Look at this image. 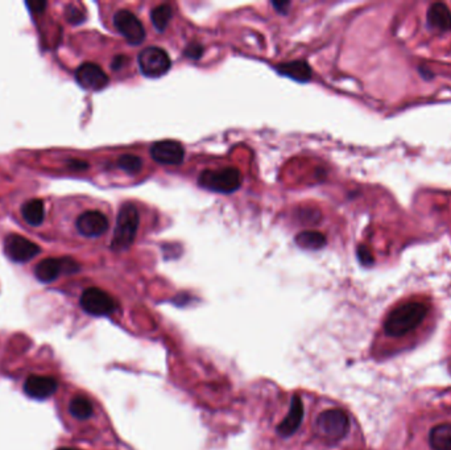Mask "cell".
Wrapping results in <instances>:
<instances>
[{"label": "cell", "mask_w": 451, "mask_h": 450, "mask_svg": "<svg viewBox=\"0 0 451 450\" xmlns=\"http://www.w3.org/2000/svg\"><path fill=\"white\" fill-rule=\"evenodd\" d=\"M427 304L409 301L393 309L384 322V331L391 337H403L415 331L427 319Z\"/></svg>", "instance_id": "obj_1"}, {"label": "cell", "mask_w": 451, "mask_h": 450, "mask_svg": "<svg viewBox=\"0 0 451 450\" xmlns=\"http://www.w3.org/2000/svg\"><path fill=\"white\" fill-rule=\"evenodd\" d=\"M140 217L133 203H123L119 210L114 237L111 240V249L121 252L130 249L138 234Z\"/></svg>", "instance_id": "obj_2"}, {"label": "cell", "mask_w": 451, "mask_h": 450, "mask_svg": "<svg viewBox=\"0 0 451 450\" xmlns=\"http://www.w3.org/2000/svg\"><path fill=\"white\" fill-rule=\"evenodd\" d=\"M350 429V419L339 408L322 411L316 420V432L322 441L337 444L347 436Z\"/></svg>", "instance_id": "obj_3"}, {"label": "cell", "mask_w": 451, "mask_h": 450, "mask_svg": "<svg viewBox=\"0 0 451 450\" xmlns=\"http://www.w3.org/2000/svg\"><path fill=\"white\" fill-rule=\"evenodd\" d=\"M242 180L240 170L230 166L218 170H203L198 177V184L201 188L216 193H234L240 188Z\"/></svg>", "instance_id": "obj_4"}, {"label": "cell", "mask_w": 451, "mask_h": 450, "mask_svg": "<svg viewBox=\"0 0 451 450\" xmlns=\"http://www.w3.org/2000/svg\"><path fill=\"white\" fill-rule=\"evenodd\" d=\"M140 71L148 78H160L172 68V61L164 49L148 47L142 49L138 57Z\"/></svg>", "instance_id": "obj_5"}, {"label": "cell", "mask_w": 451, "mask_h": 450, "mask_svg": "<svg viewBox=\"0 0 451 450\" xmlns=\"http://www.w3.org/2000/svg\"><path fill=\"white\" fill-rule=\"evenodd\" d=\"M305 417V405L301 396L293 395L288 405L284 417L276 426V433L280 439H290L296 435L302 426Z\"/></svg>", "instance_id": "obj_6"}, {"label": "cell", "mask_w": 451, "mask_h": 450, "mask_svg": "<svg viewBox=\"0 0 451 450\" xmlns=\"http://www.w3.org/2000/svg\"><path fill=\"white\" fill-rule=\"evenodd\" d=\"M80 304L91 316H108L117 310V303L107 292L99 288H87L81 296Z\"/></svg>", "instance_id": "obj_7"}, {"label": "cell", "mask_w": 451, "mask_h": 450, "mask_svg": "<svg viewBox=\"0 0 451 450\" xmlns=\"http://www.w3.org/2000/svg\"><path fill=\"white\" fill-rule=\"evenodd\" d=\"M114 25L119 34L132 45H140L145 40V28L135 13L128 10H120L114 16Z\"/></svg>", "instance_id": "obj_8"}, {"label": "cell", "mask_w": 451, "mask_h": 450, "mask_svg": "<svg viewBox=\"0 0 451 450\" xmlns=\"http://www.w3.org/2000/svg\"><path fill=\"white\" fill-rule=\"evenodd\" d=\"M40 251L41 249L35 242L22 235L10 234L4 239V252L11 261L16 263H27L32 261L40 254Z\"/></svg>", "instance_id": "obj_9"}, {"label": "cell", "mask_w": 451, "mask_h": 450, "mask_svg": "<svg viewBox=\"0 0 451 450\" xmlns=\"http://www.w3.org/2000/svg\"><path fill=\"white\" fill-rule=\"evenodd\" d=\"M151 156L156 163L163 166H179L184 163L185 150L181 143L175 140H161L154 143L151 148Z\"/></svg>", "instance_id": "obj_10"}, {"label": "cell", "mask_w": 451, "mask_h": 450, "mask_svg": "<svg viewBox=\"0 0 451 450\" xmlns=\"http://www.w3.org/2000/svg\"><path fill=\"white\" fill-rule=\"evenodd\" d=\"M75 80L86 90H102L108 83V75L99 65L84 62L75 71Z\"/></svg>", "instance_id": "obj_11"}, {"label": "cell", "mask_w": 451, "mask_h": 450, "mask_svg": "<svg viewBox=\"0 0 451 450\" xmlns=\"http://www.w3.org/2000/svg\"><path fill=\"white\" fill-rule=\"evenodd\" d=\"M75 226L83 237L98 238L108 230V219L105 214L98 210H89L78 217Z\"/></svg>", "instance_id": "obj_12"}, {"label": "cell", "mask_w": 451, "mask_h": 450, "mask_svg": "<svg viewBox=\"0 0 451 450\" xmlns=\"http://www.w3.org/2000/svg\"><path fill=\"white\" fill-rule=\"evenodd\" d=\"M57 387H59L57 380L52 377L31 375L24 383V392L31 399L45 400L57 391Z\"/></svg>", "instance_id": "obj_13"}, {"label": "cell", "mask_w": 451, "mask_h": 450, "mask_svg": "<svg viewBox=\"0 0 451 450\" xmlns=\"http://www.w3.org/2000/svg\"><path fill=\"white\" fill-rule=\"evenodd\" d=\"M427 24L442 32L451 31V12L443 3H434L427 15Z\"/></svg>", "instance_id": "obj_14"}, {"label": "cell", "mask_w": 451, "mask_h": 450, "mask_svg": "<svg viewBox=\"0 0 451 450\" xmlns=\"http://www.w3.org/2000/svg\"><path fill=\"white\" fill-rule=\"evenodd\" d=\"M276 69L281 75L289 77V78L295 80L297 82H308L311 78V68L309 66L308 62L304 61V59L285 62V64L279 65Z\"/></svg>", "instance_id": "obj_15"}, {"label": "cell", "mask_w": 451, "mask_h": 450, "mask_svg": "<svg viewBox=\"0 0 451 450\" xmlns=\"http://www.w3.org/2000/svg\"><path fill=\"white\" fill-rule=\"evenodd\" d=\"M64 273V259L47 258L35 267V276L43 283H52Z\"/></svg>", "instance_id": "obj_16"}, {"label": "cell", "mask_w": 451, "mask_h": 450, "mask_svg": "<svg viewBox=\"0 0 451 450\" xmlns=\"http://www.w3.org/2000/svg\"><path fill=\"white\" fill-rule=\"evenodd\" d=\"M429 444L433 450H451V424L443 423L431 428Z\"/></svg>", "instance_id": "obj_17"}, {"label": "cell", "mask_w": 451, "mask_h": 450, "mask_svg": "<svg viewBox=\"0 0 451 450\" xmlns=\"http://www.w3.org/2000/svg\"><path fill=\"white\" fill-rule=\"evenodd\" d=\"M24 221L31 226H40L45 218V206L41 200H31L22 206Z\"/></svg>", "instance_id": "obj_18"}, {"label": "cell", "mask_w": 451, "mask_h": 450, "mask_svg": "<svg viewBox=\"0 0 451 450\" xmlns=\"http://www.w3.org/2000/svg\"><path fill=\"white\" fill-rule=\"evenodd\" d=\"M297 246L305 249H320L326 246V237L320 231H302L296 235Z\"/></svg>", "instance_id": "obj_19"}, {"label": "cell", "mask_w": 451, "mask_h": 450, "mask_svg": "<svg viewBox=\"0 0 451 450\" xmlns=\"http://www.w3.org/2000/svg\"><path fill=\"white\" fill-rule=\"evenodd\" d=\"M69 411L71 415L78 420H86L93 416L94 408L91 402L84 396H77L74 398L69 405Z\"/></svg>", "instance_id": "obj_20"}, {"label": "cell", "mask_w": 451, "mask_h": 450, "mask_svg": "<svg viewBox=\"0 0 451 450\" xmlns=\"http://www.w3.org/2000/svg\"><path fill=\"white\" fill-rule=\"evenodd\" d=\"M172 15H173V12H172L170 6H168V4L157 6L156 8H154V11L151 12V19L154 22V28L158 32H164L172 19Z\"/></svg>", "instance_id": "obj_21"}, {"label": "cell", "mask_w": 451, "mask_h": 450, "mask_svg": "<svg viewBox=\"0 0 451 450\" xmlns=\"http://www.w3.org/2000/svg\"><path fill=\"white\" fill-rule=\"evenodd\" d=\"M118 166L126 173L136 175L142 170V161L140 157H138L135 154H123L119 157Z\"/></svg>", "instance_id": "obj_22"}, {"label": "cell", "mask_w": 451, "mask_h": 450, "mask_svg": "<svg viewBox=\"0 0 451 450\" xmlns=\"http://www.w3.org/2000/svg\"><path fill=\"white\" fill-rule=\"evenodd\" d=\"M202 53H203V48H202V45H200V44H197V43L188 45L186 49H185V52H184V55L190 59H200L202 56Z\"/></svg>", "instance_id": "obj_23"}, {"label": "cell", "mask_w": 451, "mask_h": 450, "mask_svg": "<svg viewBox=\"0 0 451 450\" xmlns=\"http://www.w3.org/2000/svg\"><path fill=\"white\" fill-rule=\"evenodd\" d=\"M66 19L69 20L71 24L82 23L84 16H83L82 11L74 8V7H68L66 8Z\"/></svg>", "instance_id": "obj_24"}, {"label": "cell", "mask_w": 451, "mask_h": 450, "mask_svg": "<svg viewBox=\"0 0 451 450\" xmlns=\"http://www.w3.org/2000/svg\"><path fill=\"white\" fill-rule=\"evenodd\" d=\"M357 258L362 264L364 266H371L374 263V258H372V254L371 251L366 247V246H360L357 249Z\"/></svg>", "instance_id": "obj_25"}, {"label": "cell", "mask_w": 451, "mask_h": 450, "mask_svg": "<svg viewBox=\"0 0 451 450\" xmlns=\"http://www.w3.org/2000/svg\"><path fill=\"white\" fill-rule=\"evenodd\" d=\"M25 6L35 13H41L45 10L47 7V1H38V0H34V1H27Z\"/></svg>", "instance_id": "obj_26"}, {"label": "cell", "mask_w": 451, "mask_h": 450, "mask_svg": "<svg viewBox=\"0 0 451 450\" xmlns=\"http://www.w3.org/2000/svg\"><path fill=\"white\" fill-rule=\"evenodd\" d=\"M68 166H69V169H71V170H86L89 168L87 163L81 161V160H71Z\"/></svg>", "instance_id": "obj_27"}, {"label": "cell", "mask_w": 451, "mask_h": 450, "mask_svg": "<svg viewBox=\"0 0 451 450\" xmlns=\"http://www.w3.org/2000/svg\"><path fill=\"white\" fill-rule=\"evenodd\" d=\"M124 61H127V59L124 57V56H118V57H115V59L112 61V69L114 71H119L121 66H123V62Z\"/></svg>", "instance_id": "obj_28"}, {"label": "cell", "mask_w": 451, "mask_h": 450, "mask_svg": "<svg viewBox=\"0 0 451 450\" xmlns=\"http://www.w3.org/2000/svg\"><path fill=\"white\" fill-rule=\"evenodd\" d=\"M59 450H78V449H73V448H59Z\"/></svg>", "instance_id": "obj_29"}]
</instances>
